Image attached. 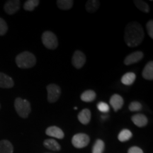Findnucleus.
I'll return each instance as SVG.
<instances>
[{
    "label": "nucleus",
    "mask_w": 153,
    "mask_h": 153,
    "mask_svg": "<svg viewBox=\"0 0 153 153\" xmlns=\"http://www.w3.org/2000/svg\"><path fill=\"white\" fill-rule=\"evenodd\" d=\"M96 97H97V94L94 91L87 90L81 94V99L85 102H91L96 99Z\"/></svg>",
    "instance_id": "20"
},
{
    "label": "nucleus",
    "mask_w": 153,
    "mask_h": 153,
    "mask_svg": "<svg viewBox=\"0 0 153 153\" xmlns=\"http://www.w3.org/2000/svg\"><path fill=\"white\" fill-rule=\"evenodd\" d=\"M74 1L72 0H58L57 1V5L58 8L62 10H69L73 6Z\"/></svg>",
    "instance_id": "21"
},
{
    "label": "nucleus",
    "mask_w": 153,
    "mask_h": 153,
    "mask_svg": "<svg viewBox=\"0 0 153 153\" xmlns=\"http://www.w3.org/2000/svg\"><path fill=\"white\" fill-rule=\"evenodd\" d=\"M97 108H98L99 111H100L102 113L108 112V111L110 109L109 106L106 103L103 102V101H101V102L97 104Z\"/></svg>",
    "instance_id": "28"
},
{
    "label": "nucleus",
    "mask_w": 153,
    "mask_h": 153,
    "mask_svg": "<svg viewBox=\"0 0 153 153\" xmlns=\"http://www.w3.org/2000/svg\"><path fill=\"white\" fill-rule=\"evenodd\" d=\"M16 63L19 68H31L36 65V58L33 53L28 51H25L17 55Z\"/></svg>",
    "instance_id": "2"
},
{
    "label": "nucleus",
    "mask_w": 153,
    "mask_h": 153,
    "mask_svg": "<svg viewBox=\"0 0 153 153\" xmlns=\"http://www.w3.org/2000/svg\"><path fill=\"white\" fill-rule=\"evenodd\" d=\"M41 40L44 46L50 50H55L58 46V41H57V36L53 32L49 31V30L45 31L42 34Z\"/></svg>",
    "instance_id": "4"
},
{
    "label": "nucleus",
    "mask_w": 153,
    "mask_h": 153,
    "mask_svg": "<svg viewBox=\"0 0 153 153\" xmlns=\"http://www.w3.org/2000/svg\"><path fill=\"white\" fill-rule=\"evenodd\" d=\"M146 28L147 30H148V33L150 37L153 38V21L150 20L149 22L147 23L146 24Z\"/></svg>",
    "instance_id": "29"
},
{
    "label": "nucleus",
    "mask_w": 153,
    "mask_h": 153,
    "mask_svg": "<svg viewBox=\"0 0 153 153\" xmlns=\"http://www.w3.org/2000/svg\"><path fill=\"white\" fill-rule=\"evenodd\" d=\"M134 4L136 6L137 8L141 11L145 13H148L150 11V7L149 5L145 1H141V0H135Z\"/></svg>",
    "instance_id": "25"
},
{
    "label": "nucleus",
    "mask_w": 153,
    "mask_h": 153,
    "mask_svg": "<svg viewBox=\"0 0 153 153\" xmlns=\"http://www.w3.org/2000/svg\"><path fill=\"white\" fill-rule=\"evenodd\" d=\"M44 146L45 148L51 150L53 151H58L60 150V145L59 143L55 140L54 139H47L44 141L43 143Z\"/></svg>",
    "instance_id": "17"
},
{
    "label": "nucleus",
    "mask_w": 153,
    "mask_h": 153,
    "mask_svg": "<svg viewBox=\"0 0 153 153\" xmlns=\"http://www.w3.org/2000/svg\"><path fill=\"white\" fill-rule=\"evenodd\" d=\"M132 136H133V134H132L131 131L128 129H123L118 134V138L120 142H126V141L129 140Z\"/></svg>",
    "instance_id": "22"
},
{
    "label": "nucleus",
    "mask_w": 153,
    "mask_h": 153,
    "mask_svg": "<svg viewBox=\"0 0 153 153\" xmlns=\"http://www.w3.org/2000/svg\"><path fill=\"white\" fill-rule=\"evenodd\" d=\"M143 77L145 79L152 80L153 79V62L150 61L147 63V65L143 69L142 73Z\"/></svg>",
    "instance_id": "15"
},
{
    "label": "nucleus",
    "mask_w": 153,
    "mask_h": 153,
    "mask_svg": "<svg viewBox=\"0 0 153 153\" xmlns=\"http://www.w3.org/2000/svg\"><path fill=\"white\" fill-rule=\"evenodd\" d=\"M20 4L21 2L19 0H9L5 3L4 9L7 14L12 15L19 10Z\"/></svg>",
    "instance_id": "8"
},
{
    "label": "nucleus",
    "mask_w": 153,
    "mask_h": 153,
    "mask_svg": "<svg viewBox=\"0 0 153 153\" xmlns=\"http://www.w3.org/2000/svg\"><path fill=\"white\" fill-rule=\"evenodd\" d=\"M46 89L48 91V101L50 103L56 102L61 94L60 87L55 84H51L47 86Z\"/></svg>",
    "instance_id": "5"
},
{
    "label": "nucleus",
    "mask_w": 153,
    "mask_h": 153,
    "mask_svg": "<svg viewBox=\"0 0 153 153\" xmlns=\"http://www.w3.org/2000/svg\"><path fill=\"white\" fill-rule=\"evenodd\" d=\"M45 133L47 135L51 137H55V138L62 139L64 137V133L60 128L57 126H51L48 127L45 131Z\"/></svg>",
    "instance_id": "12"
},
{
    "label": "nucleus",
    "mask_w": 153,
    "mask_h": 153,
    "mask_svg": "<svg viewBox=\"0 0 153 153\" xmlns=\"http://www.w3.org/2000/svg\"><path fill=\"white\" fill-rule=\"evenodd\" d=\"M91 111L87 108L81 111L78 114V120L84 125H87L91 120Z\"/></svg>",
    "instance_id": "14"
},
{
    "label": "nucleus",
    "mask_w": 153,
    "mask_h": 153,
    "mask_svg": "<svg viewBox=\"0 0 153 153\" xmlns=\"http://www.w3.org/2000/svg\"><path fill=\"white\" fill-rule=\"evenodd\" d=\"M0 108H1V104H0Z\"/></svg>",
    "instance_id": "31"
},
{
    "label": "nucleus",
    "mask_w": 153,
    "mask_h": 153,
    "mask_svg": "<svg viewBox=\"0 0 153 153\" xmlns=\"http://www.w3.org/2000/svg\"><path fill=\"white\" fill-rule=\"evenodd\" d=\"M14 82L12 78L3 72H0V87L9 89L14 87Z\"/></svg>",
    "instance_id": "11"
},
{
    "label": "nucleus",
    "mask_w": 153,
    "mask_h": 153,
    "mask_svg": "<svg viewBox=\"0 0 153 153\" xmlns=\"http://www.w3.org/2000/svg\"><path fill=\"white\" fill-rule=\"evenodd\" d=\"M89 137L85 133H77L72 139V143L76 148H83L89 144Z\"/></svg>",
    "instance_id": "6"
},
{
    "label": "nucleus",
    "mask_w": 153,
    "mask_h": 153,
    "mask_svg": "<svg viewBox=\"0 0 153 153\" xmlns=\"http://www.w3.org/2000/svg\"><path fill=\"white\" fill-rule=\"evenodd\" d=\"M128 153H143L142 149H140L138 147H131L128 151Z\"/></svg>",
    "instance_id": "30"
},
{
    "label": "nucleus",
    "mask_w": 153,
    "mask_h": 153,
    "mask_svg": "<svg viewBox=\"0 0 153 153\" xmlns=\"http://www.w3.org/2000/svg\"><path fill=\"white\" fill-rule=\"evenodd\" d=\"M14 148L9 141L3 140L0 141V153H13Z\"/></svg>",
    "instance_id": "16"
},
{
    "label": "nucleus",
    "mask_w": 153,
    "mask_h": 153,
    "mask_svg": "<svg viewBox=\"0 0 153 153\" xmlns=\"http://www.w3.org/2000/svg\"><path fill=\"white\" fill-rule=\"evenodd\" d=\"M136 75L133 72H127L121 77V82L125 85H131L135 82Z\"/></svg>",
    "instance_id": "18"
},
{
    "label": "nucleus",
    "mask_w": 153,
    "mask_h": 153,
    "mask_svg": "<svg viewBox=\"0 0 153 153\" xmlns=\"http://www.w3.org/2000/svg\"><path fill=\"white\" fill-rule=\"evenodd\" d=\"M86 62V56L80 51H76L74 53L72 58V63L76 69H80L84 66Z\"/></svg>",
    "instance_id": "7"
},
{
    "label": "nucleus",
    "mask_w": 153,
    "mask_h": 153,
    "mask_svg": "<svg viewBox=\"0 0 153 153\" xmlns=\"http://www.w3.org/2000/svg\"><path fill=\"white\" fill-rule=\"evenodd\" d=\"M131 120L133 122V123L139 128L144 127L148 123V120L146 116L141 114L134 115V116H132Z\"/></svg>",
    "instance_id": "13"
},
{
    "label": "nucleus",
    "mask_w": 153,
    "mask_h": 153,
    "mask_svg": "<svg viewBox=\"0 0 153 153\" xmlns=\"http://www.w3.org/2000/svg\"><path fill=\"white\" fill-rule=\"evenodd\" d=\"M14 108L19 116L23 118H28L31 111L29 101L26 99L19 98V97L15 99Z\"/></svg>",
    "instance_id": "3"
},
{
    "label": "nucleus",
    "mask_w": 153,
    "mask_h": 153,
    "mask_svg": "<svg viewBox=\"0 0 153 153\" xmlns=\"http://www.w3.org/2000/svg\"><path fill=\"white\" fill-rule=\"evenodd\" d=\"M105 144L104 141L98 139L96 141L92 148V153H103L104 150Z\"/></svg>",
    "instance_id": "23"
},
{
    "label": "nucleus",
    "mask_w": 153,
    "mask_h": 153,
    "mask_svg": "<svg viewBox=\"0 0 153 153\" xmlns=\"http://www.w3.org/2000/svg\"><path fill=\"white\" fill-rule=\"evenodd\" d=\"M39 3L40 1L38 0H28L24 4V9L26 11H32L38 7Z\"/></svg>",
    "instance_id": "24"
},
{
    "label": "nucleus",
    "mask_w": 153,
    "mask_h": 153,
    "mask_svg": "<svg viewBox=\"0 0 153 153\" xmlns=\"http://www.w3.org/2000/svg\"><path fill=\"white\" fill-rule=\"evenodd\" d=\"M100 6V1L97 0H89L86 3V10L89 13L95 12Z\"/></svg>",
    "instance_id": "19"
},
{
    "label": "nucleus",
    "mask_w": 153,
    "mask_h": 153,
    "mask_svg": "<svg viewBox=\"0 0 153 153\" xmlns=\"http://www.w3.org/2000/svg\"><path fill=\"white\" fill-rule=\"evenodd\" d=\"M128 108L131 111H139L142 109V104L138 101H133L130 104Z\"/></svg>",
    "instance_id": "26"
},
{
    "label": "nucleus",
    "mask_w": 153,
    "mask_h": 153,
    "mask_svg": "<svg viewBox=\"0 0 153 153\" xmlns=\"http://www.w3.org/2000/svg\"><path fill=\"white\" fill-rule=\"evenodd\" d=\"M145 37L143 26L139 23L133 22L126 25L124 39L129 47H136L140 45Z\"/></svg>",
    "instance_id": "1"
},
{
    "label": "nucleus",
    "mask_w": 153,
    "mask_h": 153,
    "mask_svg": "<svg viewBox=\"0 0 153 153\" xmlns=\"http://www.w3.org/2000/svg\"><path fill=\"white\" fill-rule=\"evenodd\" d=\"M8 30V26L3 19L0 18V36H4Z\"/></svg>",
    "instance_id": "27"
},
{
    "label": "nucleus",
    "mask_w": 153,
    "mask_h": 153,
    "mask_svg": "<svg viewBox=\"0 0 153 153\" xmlns=\"http://www.w3.org/2000/svg\"><path fill=\"white\" fill-rule=\"evenodd\" d=\"M144 54L141 51H136V52L132 53L128 55L124 60V64L126 65H130L134 64V63L138 62L143 58Z\"/></svg>",
    "instance_id": "9"
},
{
    "label": "nucleus",
    "mask_w": 153,
    "mask_h": 153,
    "mask_svg": "<svg viewBox=\"0 0 153 153\" xmlns=\"http://www.w3.org/2000/svg\"><path fill=\"white\" fill-rule=\"evenodd\" d=\"M110 104L115 112H117L123 106V99L121 96L117 94L112 95L110 99Z\"/></svg>",
    "instance_id": "10"
}]
</instances>
